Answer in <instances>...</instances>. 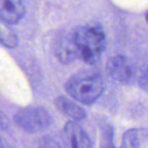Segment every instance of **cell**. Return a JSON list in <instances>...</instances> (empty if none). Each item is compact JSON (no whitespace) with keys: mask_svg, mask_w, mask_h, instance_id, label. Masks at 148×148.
Returning a JSON list of instances; mask_svg holds the SVG:
<instances>
[{"mask_svg":"<svg viewBox=\"0 0 148 148\" xmlns=\"http://www.w3.org/2000/svg\"><path fill=\"white\" fill-rule=\"evenodd\" d=\"M55 105L62 114L74 121H82L86 117V113L81 107L65 96H58L55 100Z\"/></svg>","mask_w":148,"mask_h":148,"instance_id":"8","label":"cell"},{"mask_svg":"<svg viewBox=\"0 0 148 148\" xmlns=\"http://www.w3.org/2000/svg\"><path fill=\"white\" fill-rule=\"evenodd\" d=\"M148 133L144 128H133L126 131L123 137L121 147L126 148H137L142 146Z\"/></svg>","mask_w":148,"mask_h":148,"instance_id":"9","label":"cell"},{"mask_svg":"<svg viewBox=\"0 0 148 148\" xmlns=\"http://www.w3.org/2000/svg\"><path fill=\"white\" fill-rule=\"evenodd\" d=\"M60 138L62 147H65L88 148L92 146L89 136L77 121H69L65 125Z\"/></svg>","mask_w":148,"mask_h":148,"instance_id":"5","label":"cell"},{"mask_svg":"<svg viewBox=\"0 0 148 148\" xmlns=\"http://www.w3.org/2000/svg\"><path fill=\"white\" fill-rule=\"evenodd\" d=\"M54 52L58 60L63 64H69L79 58V49L72 32L62 33L56 37Z\"/></svg>","mask_w":148,"mask_h":148,"instance_id":"6","label":"cell"},{"mask_svg":"<svg viewBox=\"0 0 148 148\" xmlns=\"http://www.w3.org/2000/svg\"><path fill=\"white\" fill-rule=\"evenodd\" d=\"M0 126H2V127L4 126V121H3V115H2L1 112H0Z\"/></svg>","mask_w":148,"mask_h":148,"instance_id":"13","label":"cell"},{"mask_svg":"<svg viewBox=\"0 0 148 148\" xmlns=\"http://www.w3.org/2000/svg\"><path fill=\"white\" fill-rule=\"evenodd\" d=\"M139 85L142 89L148 92V67H147L140 74L139 77Z\"/></svg>","mask_w":148,"mask_h":148,"instance_id":"12","label":"cell"},{"mask_svg":"<svg viewBox=\"0 0 148 148\" xmlns=\"http://www.w3.org/2000/svg\"><path fill=\"white\" fill-rule=\"evenodd\" d=\"M3 147V141H2V139L0 137V147Z\"/></svg>","mask_w":148,"mask_h":148,"instance_id":"14","label":"cell"},{"mask_svg":"<svg viewBox=\"0 0 148 148\" xmlns=\"http://www.w3.org/2000/svg\"><path fill=\"white\" fill-rule=\"evenodd\" d=\"M106 71L114 81L121 84L131 83L136 74L133 62L127 56L121 54L113 56L108 59Z\"/></svg>","mask_w":148,"mask_h":148,"instance_id":"4","label":"cell"},{"mask_svg":"<svg viewBox=\"0 0 148 148\" xmlns=\"http://www.w3.org/2000/svg\"><path fill=\"white\" fill-rule=\"evenodd\" d=\"M17 125L28 134H36L47 129L52 119L44 108L31 107L17 111L14 116Z\"/></svg>","mask_w":148,"mask_h":148,"instance_id":"3","label":"cell"},{"mask_svg":"<svg viewBox=\"0 0 148 148\" xmlns=\"http://www.w3.org/2000/svg\"><path fill=\"white\" fill-rule=\"evenodd\" d=\"M24 14V0H0V19L5 23H17Z\"/></svg>","mask_w":148,"mask_h":148,"instance_id":"7","label":"cell"},{"mask_svg":"<svg viewBox=\"0 0 148 148\" xmlns=\"http://www.w3.org/2000/svg\"><path fill=\"white\" fill-rule=\"evenodd\" d=\"M103 144L102 147H113V127L111 126H106L104 127V131H103Z\"/></svg>","mask_w":148,"mask_h":148,"instance_id":"11","label":"cell"},{"mask_svg":"<svg viewBox=\"0 0 148 148\" xmlns=\"http://www.w3.org/2000/svg\"><path fill=\"white\" fill-rule=\"evenodd\" d=\"M106 88L103 76L93 71L79 72L65 83L66 92L82 104L94 103L104 93Z\"/></svg>","mask_w":148,"mask_h":148,"instance_id":"1","label":"cell"},{"mask_svg":"<svg viewBox=\"0 0 148 148\" xmlns=\"http://www.w3.org/2000/svg\"><path fill=\"white\" fill-rule=\"evenodd\" d=\"M79 59L88 64L97 63L106 46V36L100 26H79L72 31Z\"/></svg>","mask_w":148,"mask_h":148,"instance_id":"2","label":"cell"},{"mask_svg":"<svg viewBox=\"0 0 148 148\" xmlns=\"http://www.w3.org/2000/svg\"><path fill=\"white\" fill-rule=\"evenodd\" d=\"M147 22H148V14H147Z\"/></svg>","mask_w":148,"mask_h":148,"instance_id":"15","label":"cell"},{"mask_svg":"<svg viewBox=\"0 0 148 148\" xmlns=\"http://www.w3.org/2000/svg\"><path fill=\"white\" fill-rule=\"evenodd\" d=\"M0 44L9 48L15 49L18 45L17 35L7 26V23L0 19Z\"/></svg>","mask_w":148,"mask_h":148,"instance_id":"10","label":"cell"}]
</instances>
